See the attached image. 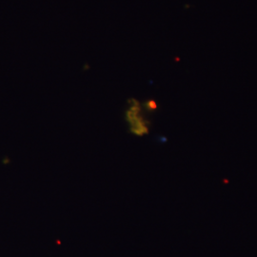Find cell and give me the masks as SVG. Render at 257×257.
<instances>
[{
    "instance_id": "6da1fadb",
    "label": "cell",
    "mask_w": 257,
    "mask_h": 257,
    "mask_svg": "<svg viewBox=\"0 0 257 257\" xmlns=\"http://www.w3.org/2000/svg\"><path fill=\"white\" fill-rule=\"evenodd\" d=\"M128 105V110L126 111V121L128 122L130 133L139 138L146 136L150 132V124L140 115L141 108L139 103L136 99H131Z\"/></svg>"
},
{
    "instance_id": "7a4b0ae2",
    "label": "cell",
    "mask_w": 257,
    "mask_h": 257,
    "mask_svg": "<svg viewBox=\"0 0 257 257\" xmlns=\"http://www.w3.org/2000/svg\"><path fill=\"white\" fill-rule=\"evenodd\" d=\"M147 107L148 109H150V110H155V109H156V103L154 101L148 102Z\"/></svg>"
}]
</instances>
